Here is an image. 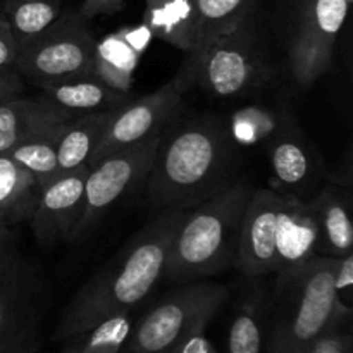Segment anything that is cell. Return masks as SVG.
Here are the masks:
<instances>
[{"label":"cell","instance_id":"cell-34","mask_svg":"<svg viewBox=\"0 0 353 353\" xmlns=\"http://www.w3.org/2000/svg\"><path fill=\"white\" fill-rule=\"evenodd\" d=\"M24 93V79L16 69H0V103Z\"/></svg>","mask_w":353,"mask_h":353},{"label":"cell","instance_id":"cell-30","mask_svg":"<svg viewBox=\"0 0 353 353\" xmlns=\"http://www.w3.org/2000/svg\"><path fill=\"white\" fill-rule=\"evenodd\" d=\"M333 285L336 299L341 305L352 309V295H353V255L345 254L341 257L334 259L333 265Z\"/></svg>","mask_w":353,"mask_h":353},{"label":"cell","instance_id":"cell-25","mask_svg":"<svg viewBox=\"0 0 353 353\" xmlns=\"http://www.w3.org/2000/svg\"><path fill=\"white\" fill-rule=\"evenodd\" d=\"M293 123L283 112L264 105H248L236 110L230 121L231 138L234 143L252 147V145L271 141L279 131Z\"/></svg>","mask_w":353,"mask_h":353},{"label":"cell","instance_id":"cell-20","mask_svg":"<svg viewBox=\"0 0 353 353\" xmlns=\"http://www.w3.org/2000/svg\"><path fill=\"white\" fill-rule=\"evenodd\" d=\"M40 97L72 117L119 109L131 102L130 93L110 88L93 74L47 86L41 90Z\"/></svg>","mask_w":353,"mask_h":353},{"label":"cell","instance_id":"cell-9","mask_svg":"<svg viewBox=\"0 0 353 353\" xmlns=\"http://www.w3.org/2000/svg\"><path fill=\"white\" fill-rule=\"evenodd\" d=\"M159 137L161 133L88 165L81 214L69 241H81L88 236L121 199L145 183L154 162Z\"/></svg>","mask_w":353,"mask_h":353},{"label":"cell","instance_id":"cell-22","mask_svg":"<svg viewBox=\"0 0 353 353\" xmlns=\"http://www.w3.org/2000/svg\"><path fill=\"white\" fill-rule=\"evenodd\" d=\"M41 192L43 186L30 171L0 155V223L9 228L30 223Z\"/></svg>","mask_w":353,"mask_h":353},{"label":"cell","instance_id":"cell-12","mask_svg":"<svg viewBox=\"0 0 353 353\" xmlns=\"http://www.w3.org/2000/svg\"><path fill=\"white\" fill-rule=\"evenodd\" d=\"M283 195L274 190H254L248 199L238 236L234 268L245 278H262L276 271V230Z\"/></svg>","mask_w":353,"mask_h":353},{"label":"cell","instance_id":"cell-33","mask_svg":"<svg viewBox=\"0 0 353 353\" xmlns=\"http://www.w3.org/2000/svg\"><path fill=\"white\" fill-rule=\"evenodd\" d=\"M168 353H221L212 345V341L205 336V330L195 331L188 334L183 341H179L172 350Z\"/></svg>","mask_w":353,"mask_h":353},{"label":"cell","instance_id":"cell-27","mask_svg":"<svg viewBox=\"0 0 353 353\" xmlns=\"http://www.w3.org/2000/svg\"><path fill=\"white\" fill-rule=\"evenodd\" d=\"M62 128L23 141V143H19L3 155H9L16 164L30 171L45 188L52 181L61 178L57 165V141L59 137H61Z\"/></svg>","mask_w":353,"mask_h":353},{"label":"cell","instance_id":"cell-18","mask_svg":"<svg viewBox=\"0 0 353 353\" xmlns=\"http://www.w3.org/2000/svg\"><path fill=\"white\" fill-rule=\"evenodd\" d=\"M317 228L305 200L283 195L276 230V271L302 264L316 255Z\"/></svg>","mask_w":353,"mask_h":353},{"label":"cell","instance_id":"cell-8","mask_svg":"<svg viewBox=\"0 0 353 353\" xmlns=\"http://www.w3.org/2000/svg\"><path fill=\"white\" fill-rule=\"evenodd\" d=\"M52 290L43 271L17 254L0 274V353H37Z\"/></svg>","mask_w":353,"mask_h":353},{"label":"cell","instance_id":"cell-15","mask_svg":"<svg viewBox=\"0 0 353 353\" xmlns=\"http://www.w3.org/2000/svg\"><path fill=\"white\" fill-rule=\"evenodd\" d=\"M269 164L274 192L302 199L319 178V161L295 123L269 141Z\"/></svg>","mask_w":353,"mask_h":353},{"label":"cell","instance_id":"cell-32","mask_svg":"<svg viewBox=\"0 0 353 353\" xmlns=\"http://www.w3.org/2000/svg\"><path fill=\"white\" fill-rule=\"evenodd\" d=\"M124 9V0H83L78 12L92 21L99 16H112Z\"/></svg>","mask_w":353,"mask_h":353},{"label":"cell","instance_id":"cell-23","mask_svg":"<svg viewBox=\"0 0 353 353\" xmlns=\"http://www.w3.org/2000/svg\"><path fill=\"white\" fill-rule=\"evenodd\" d=\"M114 110L83 114L65 123L57 141L59 174L62 176L81 165H88L90 157L105 131Z\"/></svg>","mask_w":353,"mask_h":353},{"label":"cell","instance_id":"cell-4","mask_svg":"<svg viewBox=\"0 0 353 353\" xmlns=\"http://www.w3.org/2000/svg\"><path fill=\"white\" fill-rule=\"evenodd\" d=\"M252 192L250 185L238 181L185 210L169 247L162 279L200 281L234 265L241 221Z\"/></svg>","mask_w":353,"mask_h":353},{"label":"cell","instance_id":"cell-36","mask_svg":"<svg viewBox=\"0 0 353 353\" xmlns=\"http://www.w3.org/2000/svg\"><path fill=\"white\" fill-rule=\"evenodd\" d=\"M61 353H69V352H68V348H64V350H62Z\"/></svg>","mask_w":353,"mask_h":353},{"label":"cell","instance_id":"cell-11","mask_svg":"<svg viewBox=\"0 0 353 353\" xmlns=\"http://www.w3.org/2000/svg\"><path fill=\"white\" fill-rule=\"evenodd\" d=\"M348 7L347 0H303L290 48V69L300 86L314 85L331 68Z\"/></svg>","mask_w":353,"mask_h":353},{"label":"cell","instance_id":"cell-17","mask_svg":"<svg viewBox=\"0 0 353 353\" xmlns=\"http://www.w3.org/2000/svg\"><path fill=\"white\" fill-rule=\"evenodd\" d=\"M309 203L317 228L316 255L341 257L353 247L350 199L341 186H326Z\"/></svg>","mask_w":353,"mask_h":353},{"label":"cell","instance_id":"cell-31","mask_svg":"<svg viewBox=\"0 0 353 353\" xmlns=\"http://www.w3.org/2000/svg\"><path fill=\"white\" fill-rule=\"evenodd\" d=\"M17 52H19V41L14 37L12 28L0 10V69H14Z\"/></svg>","mask_w":353,"mask_h":353},{"label":"cell","instance_id":"cell-14","mask_svg":"<svg viewBox=\"0 0 353 353\" xmlns=\"http://www.w3.org/2000/svg\"><path fill=\"white\" fill-rule=\"evenodd\" d=\"M154 34L143 23L123 26L95 43L93 76L117 92L130 93L140 59L150 47Z\"/></svg>","mask_w":353,"mask_h":353},{"label":"cell","instance_id":"cell-24","mask_svg":"<svg viewBox=\"0 0 353 353\" xmlns=\"http://www.w3.org/2000/svg\"><path fill=\"white\" fill-rule=\"evenodd\" d=\"M199 16V45L233 33L257 14L259 0H195Z\"/></svg>","mask_w":353,"mask_h":353},{"label":"cell","instance_id":"cell-5","mask_svg":"<svg viewBox=\"0 0 353 353\" xmlns=\"http://www.w3.org/2000/svg\"><path fill=\"white\" fill-rule=\"evenodd\" d=\"M230 292L214 281H190L162 295L134 326L119 353H168L195 331L205 330Z\"/></svg>","mask_w":353,"mask_h":353},{"label":"cell","instance_id":"cell-1","mask_svg":"<svg viewBox=\"0 0 353 353\" xmlns=\"http://www.w3.org/2000/svg\"><path fill=\"white\" fill-rule=\"evenodd\" d=\"M185 210L165 209L90 278L62 310L54 340L69 341L140 305L164 278L165 259Z\"/></svg>","mask_w":353,"mask_h":353},{"label":"cell","instance_id":"cell-35","mask_svg":"<svg viewBox=\"0 0 353 353\" xmlns=\"http://www.w3.org/2000/svg\"><path fill=\"white\" fill-rule=\"evenodd\" d=\"M19 252L16 236L10 231V228L0 223V274L9 268V264Z\"/></svg>","mask_w":353,"mask_h":353},{"label":"cell","instance_id":"cell-13","mask_svg":"<svg viewBox=\"0 0 353 353\" xmlns=\"http://www.w3.org/2000/svg\"><path fill=\"white\" fill-rule=\"evenodd\" d=\"M88 165L65 172L41 192L37 210L30 219L31 230L40 245L48 247L68 240L79 219Z\"/></svg>","mask_w":353,"mask_h":353},{"label":"cell","instance_id":"cell-2","mask_svg":"<svg viewBox=\"0 0 353 353\" xmlns=\"http://www.w3.org/2000/svg\"><path fill=\"white\" fill-rule=\"evenodd\" d=\"M234 141L217 117H174L159 137L145 179L147 200L165 210H188L233 185Z\"/></svg>","mask_w":353,"mask_h":353},{"label":"cell","instance_id":"cell-37","mask_svg":"<svg viewBox=\"0 0 353 353\" xmlns=\"http://www.w3.org/2000/svg\"><path fill=\"white\" fill-rule=\"evenodd\" d=\"M347 2H348V3H352V0H347Z\"/></svg>","mask_w":353,"mask_h":353},{"label":"cell","instance_id":"cell-3","mask_svg":"<svg viewBox=\"0 0 353 353\" xmlns=\"http://www.w3.org/2000/svg\"><path fill=\"white\" fill-rule=\"evenodd\" d=\"M333 257L314 255L276 272L269 290L264 348L268 353H305L331 327L348 324L333 285Z\"/></svg>","mask_w":353,"mask_h":353},{"label":"cell","instance_id":"cell-29","mask_svg":"<svg viewBox=\"0 0 353 353\" xmlns=\"http://www.w3.org/2000/svg\"><path fill=\"white\" fill-rule=\"evenodd\" d=\"M353 336L350 323L331 327L330 331L317 338L305 353H352Z\"/></svg>","mask_w":353,"mask_h":353},{"label":"cell","instance_id":"cell-7","mask_svg":"<svg viewBox=\"0 0 353 353\" xmlns=\"http://www.w3.org/2000/svg\"><path fill=\"white\" fill-rule=\"evenodd\" d=\"M178 71L186 88L199 86L214 97H236L257 85L262 62L257 52V19L233 33L188 52Z\"/></svg>","mask_w":353,"mask_h":353},{"label":"cell","instance_id":"cell-10","mask_svg":"<svg viewBox=\"0 0 353 353\" xmlns=\"http://www.w3.org/2000/svg\"><path fill=\"white\" fill-rule=\"evenodd\" d=\"M186 85L176 74L174 78L155 92L131 100L126 105L114 110L105 131L100 137L88 165L110 154L141 143L152 137H157L179 112H181L183 93Z\"/></svg>","mask_w":353,"mask_h":353},{"label":"cell","instance_id":"cell-21","mask_svg":"<svg viewBox=\"0 0 353 353\" xmlns=\"http://www.w3.org/2000/svg\"><path fill=\"white\" fill-rule=\"evenodd\" d=\"M143 24L154 38H161L186 54L199 45L195 0H145Z\"/></svg>","mask_w":353,"mask_h":353},{"label":"cell","instance_id":"cell-6","mask_svg":"<svg viewBox=\"0 0 353 353\" xmlns=\"http://www.w3.org/2000/svg\"><path fill=\"white\" fill-rule=\"evenodd\" d=\"M95 43L90 21L76 10H62L50 26L19 43L14 69L40 90L92 76Z\"/></svg>","mask_w":353,"mask_h":353},{"label":"cell","instance_id":"cell-16","mask_svg":"<svg viewBox=\"0 0 353 353\" xmlns=\"http://www.w3.org/2000/svg\"><path fill=\"white\" fill-rule=\"evenodd\" d=\"M72 116L47 100L16 97L0 103V155L23 141L41 137L64 126Z\"/></svg>","mask_w":353,"mask_h":353},{"label":"cell","instance_id":"cell-28","mask_svg":"<svg viewBox=\"0 0 353 353\" xmlns=\"http://www.w3.org/2000/svg\"><path fill=\"white\" fill-rule=\"evenodd\" d=\"M131 312L119 314L69 340V353H119L131 331Z\"/></svg>","mask_w":353,"mask_h":353},{"label":"cell","instance_id":"cell-26","mask_svg":"<svg viewBox=\"0 0 353 353\" xmlns=\"http://www.w3.org/2000/svg\"><path fill=\"white\" fill-rule=\"evenodd\" d=\"M0 10L19 43L50 26L62 12V0H2Z\"/></svg>","mask_w":353,"mask_h":353},{"label":"cell","instance_id":"cell-19","mask_svg":"<svg viewBox=\"0 0 353 353\" xmlns=\"http://www.w3.org/2000/svg\"><path fill=\"white\" fill-rule=\"evenodd\" d=\"M250 285L241 290L228 331L226 353H262L268 317L269 286L259 278H248Z\"/></svg>","mask_w":353,"mask_h":353}]
</instances>
